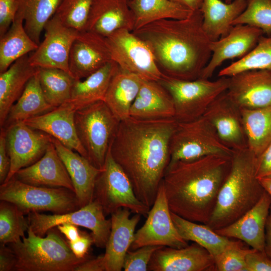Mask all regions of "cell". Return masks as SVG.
Instances as JSON below:
<instances>
[{"instance_id": "816d5d0a", "label": "cell", "mask_w": 271, "mask_h": 271, "mask_svg": "<svg viewBox=\"0 0 271 271\" xmlns=\"http://www.w3.org/2000/svg\"><path fill=\"white\" fill-rule=\"evenodd\" d=\"M74 271H105L103 254L95 258H87L79 264Z\"/></svg>"}, {"instance_id": "f5cc1de1", "label": "cell", "mask_w": 271, "mask_h": 271, "mask_svg": "<svg viewBox=\"0 0 271 271\" xmlns=\"http://www.w3.org/2000/svg\"><path fill=\"white\" fill-rule=\"evenodd\" d=\"M58 230L63 234L69 241L77 240L81 235L77 226L72 224L65 223L58 225Z\"/></svg>"}, {"instance_id": "e0dca14e", "label": "cell", "mask_w": 271, "mask_h": 271, "mask_svg": "<svg viewBox=\"0 0 271 271\" xmlns=\"http://www.w3.org/2000/svg\"><path fill=\"white\" fill-rule=\"evenodd\" d=\"M203 116L212 124L226 146L234 151L248 148L241 109L226 91L213 101Z\"/></svg>"}, {"instance_id": "7a4b0ae2", "label": "cell", "mask_w": 271, "mask_h": 271, "mask_svg": "<svg viewBox=\"0 0 271 271\" xmlns=\"http://www.w3.org/2000/svg\"><path fill=\"white\" fill-rule=\"evenodd\" d=\"M202 22L199 10L188 18L161 20L132 32L150 48L164 75L193 80L200 78L211 57L212 41Z\"/></svg>"}, {"instance_id": "44dd1931", "label": "cell", "mask_w": 271, "mask_h": 271, "mask_svg": "<svg viewBox=\"0 0 271 271\" xmlns=\"http://www.w3.org/2000/svg\"><path fill=\"white\" fill-rule=\"evenodd\" d=\"M76 110L71 103L67 102L47 113L23 122L33 129L47 133L88 159L76 133L74 121Z\"/></svg>"}, {"instance_id": "f1b7e54d", "label": "cell", "mask_w": 271, "mask_h": 271, "mask_svg": "<svg viewBox=\"0 0 271 271\" xmlns=\"http://www.w3.org/2000/svg\"><path fill=\"white\" fill-rule=\"evenodd\" d=\"M246 0H203L199 9L203 17V28L211 41H216L230 32L234 21L245 10Z\"/></svg>"}, {"instance_id": "3957f363", "label": "cell", "mask_w": 271, "mask_h": 271, "mask_svg": "<svg viewBox=\"0 0 271 271\" xmlns=\"http://www.w3.org/2000/svg\"><path fill=\"white\" fill-rule=\"evenodd\" d=\"M231 157L211 155L169 163L162 182L170 211L207 224L229 173Z\"/></svg>"}, {"instance_id": "60d3db41", "label": "cell", "mask_w": 271, "mask_h": 271, "mask_svg": "<svg viewBox=\"0 0 271 271\" xmlns=\"http://www.w3.org/2000/svg\"><path fill=\"white\" fill-rule=\"evenodd\" d=\"M245 10L232 25H247L260 29L263 34H271V0H246Z\"/></svg>"}, {"instance_id": "484cf974", "label": "cell", "mask_w": 271, "mask_h": 271, "mask_svg": "<svg viewBox=\"0 0 271 271\" xmlns=\"http://www.w3.org/2000/svg\"><path fill=\"white\" fill-rule=\"evenodd\" d=\"M52 141L70 177L80 208L93 199L95 182L102 169L52 137Z\"/></svg>"}, {"instance_id": "1f68e13d", "label": "cell", "mask_w": 271, "mask_h": 271, "mask_svg": "<svg viewBox=\"0 0 271 271\" xmlns=\"http://www.w3.org/2000/svg\"><path fill=\"white\" fill-rule=\"evenodd\" d=\"M112 60L82 80H76L68 101L76 110L95 102L103 101L110 81L118 70Z\"/></svg>"}, {"instance_id": "f907efd6", "label": "cell", "mask_w": 271, "mask_h": 271, "mask_svg": "<svg viewBox=\"0 0 271 271\" xmlns=\"http://www.w3.org/2000/svg\"><path fill=\"white\" fill-rule=\"evenodd\" d=\"M17 257L14 251L8 245H0V271L14 270Z\"/></svg>"}, {"instance_id": "603a6c76", "label": "cell", "mask_w": 271, "mask_h": 271, "mask_svg": "<svg viewBox=\"0 0 271 271\" xmlns=\"http://www.w3.org/2000/svg\"><path fill=\"white\" fill-rule=\"evenodd\" d=\"M131 211L120 208L111 214V230L103 254L105 271H120L132 243L135 229L141 215L130 217Z\"/></svg>"}, {"instance_id": "2e32d148", "label": "cell", "mask_w": 271, "mask_h": 271, "mask_svg": "<svg viewBox=\"0 0 271 271\" xmlns=\"http://www.w3.org/2000/svg\"><path fill=\"white\" fill-rule=\"evenodd\" d=\"M111 61L105 37L86 30L78 32L69 59L70 72L76 79L85 78Z\"/></svg>"}, {"instance_id": "d4e9b609", "label": "cell", "mask_w": 271, "mask_h": 271, "mask_svg": "<svg viewBox=\"0 0 271 271\" xmlns=\"http://www.w3.org/2000/svg\"><path fill=\"white\" fill-rule=\"evenodd\" d=\"M121 29L134 30L128 0H93L84 30L106 37Z\"/></svg>"}, {"instance_id": "9f6ffc18", "label": "cell", "mask_w": 271, "mask_h": 271, "mask_svg": "<svg viewBox=\"0 0 271 271\" xmlns=\"http://www.w3.org/2000/svg\"><path fill=\"white\" fill-rule=\"evenodd\" d=\"M258 178L264 191L271 197V176Z\"/></svg>"}, {"instance_id": "30bf717a", "label": "cell", "mask_w": 271, "mask_h": 271, "mask_svg": "<svg viewBox=\"0 0 271 271\" xmlns=\"http://www.w3.org/2000/svg\"><path fill=\"white\" fill-rule=\"evenodd\" d=\"M93 200L101 205L105 216L124 208L147 217L150 209L137 197L128 177L113 159L110 148L95 182Z\"/></svg>"}, {"instance_id": "ac0fdd59", "label": "cell", "mask_w": 271, "mask_h": 271, "mask_svg": "<svg viewBox=\"0 0 271 271\" xmlns=\"http://www.w3.org/2000/svg\"><path fill=\"white\" fill-rule=\"evenodd\" d=\"M263 35L260 29L249 25H234L226 36L211 42V57L200 78L209 79L224 61L247 55Z\"/></svg>"}, {"instance_id": "681fc988", "label": "cell", "mask_w": 271, "mask_h": 271, "mask_svg": "<svg viewBox=\"0 0 271 271\" xmlns=\"http://www.w3.org/2000/svg\"><path fill=\"white\" fill-rule=\"evenodd\" d=\"M257 178L271 176V144L257 157Z\"/></svg>"}, {"instance_id": "4fadbf2b", "label": "cell", "mask_w": 271, "mask_h": 271, "mask_svg": "<svg viewBox=\"0 0 271 271\" xmlns=\"http://www.w3.org/2000/svg\"><path fill=\"white\" fill-rule=\"evenodd\" d=\"M144 225L134 234L131 250L147 245L181 248L188 245L179 234L171 217L161 181L155 201Z\"/></svg>"}, {"instance_id": "5bb4252c", "label": "cell", "mask_w": 271, "mask_h": 271, "mask_svg": "<svg viewBox=\"0 0 271 271\" xmlns=\"http://www.w3.org/2000/svg\"><path fill=\"white\" fill-rule=\"evenodd\" d=\"M1 129L5 132L7 149L11 161L6 182L19 170L39 160L52 142V137L44 132L30 127L23 121Z\"/></svg>"}, {"instance_id": "6f0895ef", "label": "cell", "mask_w": 271, "mask_h": 271, "mask_svg": "<svg viewBox=\"0 0 271 271\" xmlns=\"http://www.w3.org/2000/svg\"><path fill=\"white\" fill-rule=\"evenodd\" d=\"M233 0H225V2L227 3H231Z\"/></svg>"}, {"instance_id": "7402d4cb", "label": "cell", "mask_w": 271, "mask_h": 271, "mask_svg": "<svg viewBox=\"0 0 271 271\" xmlns=\"http://www.w3.org/2000/svg\"><path fill=\"white\" fill-rule=\"evenodd\" d=\"M271 206V197L265 191L258 202L234 222L214 230L227 238L237 239L252 248L264 251L265 229Z\"/></svg>"}, {"instance_id": "8d00e7d4", "label": "cell", "mask_w": 271, "mask_h": 271, "mask_svg": "<svg viewBox=\"0 0 271 271\" xmlns=\"http://www.w3.org/2000/svg\"><path fill=\"white\" fill-rule=\"evenodd\" d=\"M38 76L44 96L50 105L57 107L69 100L76 80L70 73L60 69L39 68Z\"/></svg>"}, {"instance_id": "4316f807", "label": "cell", "mask_w": 271, "mask_h": 271, "mask_svg": "<svg viewBox=\"0 0 271 271\" xmlns=\"http://www.w3.org/2000/svg\"><path fill=\"white\" fill-rule=\"evenodd\" d=\"M129 116L141 120L174 118L173 99L159 82L143 80L130 108Z\"/></svg>"}, {"instance_id": "b9f144b4", "label": "cell", "mask_w": 271, "mask_h": 271, "mask_svg": "<svg viewBox=\"0 0 271 271\" xmlns=\"http://www.w3.org/2000/svg\"><path fill=\"white\" fill-rule=\"evenodd\" d=\"M93 0H62L54 15L66 26L84 30Z\"/></svg>"}, {"instance_id": "277c9868", "label": "cell", "mask_w": 271, "mask_h": 271, "mask_svg": "<svg viewBox=\"0 0 271 271\" xmlns=\"http://www.w3.org/2000/svg\"><path fill=\"white\" fill-rule=\"evenodd\" d=\"M256 163L257 157L248 148L234 151L229 173L207 224L212 229L234 222L261 198L265 191L256 175Z\"/></svg>"}, {"instance_id": "8fae6325", "label": "cell", "mask_w": 271, "mask_h": 271, "mask_svg": "<svg viewBox=\"0 0 271 271\" xmlns=\"http://www.w3.org/2000/svg\"><path fill=\"white\" fill-rule=\"evenodd\" d=\"M105 38L111 60L120 69L145 80L159 81L163 78L150 48L132 31L119 30Z\"/></svg>"}, {"instance_id": "ab89813d", "label": "cell", "mask_w": 271, "mask_h": 271, "mask_svg": "<svg viewBox=\"0 0 271 271\" xmlns=\"http://www.w3.org/2000/svg\"><path fill=\"white\" fill-rule=\"evenodd\" d=\"M15 204L0 202V242L7 245L25 237L30 225L27 217Z\"/></svg>"}, {"instance_id": "83f0119b", "label": "cell", "mask_w": 271, "mask_h": 271, "mask_svg": "<svg viewBox=\"0 0 271 271\" xmlns=\"http://www.w3.org/2000/svg\"><path fill=\"white\" fill-rule=\"evenodd\" d=\"M27 54L15 61L5 71L0 73V126L9 111L24 91L28 82L39 71Z\"/></svg>"}, {"instance_id": "836d02e7", "label": "cell", "mask_w": 271, "mask_h": 271, "mask_svg": "<svg viewBox=\"0 0 271 271\" xmlns=\"http://www.w3.org/2000/svg\"><path fill=\"white\" fill-rule=\"evenodd\" d=\"M134 19V30L164 19H182L194 11L171 0H128Z\"/></svg>"}, {"instance_id": "d6a6232c", "label": "cell", "mask_w": 271, "mask_h": 271, "mask_svg": "<svg viewBox=\"0 0 271 271\" xmlns=\"http://www.w3.org/2000/svg\"><path fill=\"white\" fill-rule=\"evenodd\" d=\"M55 108L44 96L38 72L29 81L22 95L10 109L1 128H6L16 122L41 115Z\"/></svg>"}, {"instance_id": "d590c367", "label": "cell", "mask_w": 271, "mask_h": 271, "mask_svg": "<svg viewBox=\"0 0 271 271\" xmlns=\"http://www.w3.org/2000/svg\"><path fill=\"white\" fill-rule=\"evenodd\" d=\"M241 109L247 148L258 157L271 144V106Z\"/></svg>"}, {"instance_id": "9a60e30c", "label": "cell", "mask_w": 271, "mask_h": 271, "mask_svg": "<svg viewBox=\"0 0 271 271\" xmlns=\"http://www.w3.org/2000/svg\"><path fill=\"white\" fill-rule=\"evenodd\" d=\"M44 30L43 40L29 55L30 63L36 67L60 69L70 73L69 55L78 31L64 25L55 15Z\"/></svg>"}, {"instance_id": "52a82bcc", "label": "cell", "mask_w": 271, "mask_h": 271, "mask_svg": "<svg viewBox=\"0 0 271 271\" xmlns=\"http://www.w3.org/2000/svg\"><path fill=\"white\" fill-rule=\"evenodd\" d=\"M0 200L15 204L24 214L42 211L64 214L80 208L75 192L70 189L29 185L14 177L1 184Z\"/></svg>"}, {"instance_id": "bcb514c9", "label": "cell", "mask_w": 271, "mask_h": 271, "mask_svg": "<svg viewBox=\"0 0 271 271\" xmlns=\"http://www.w3.org/2000/svg\"><path fill=\"white\" fill-rule=\"evenodd\" d=\"M18 0H0V37L8 31L16 16Z\"/></svg>"}, {"instance_id": "9c48e42d", "label": "cell", "mask_w": 271, "mask_h": 271, "mask_svg": "<svg viewBox=\"0 0 271 271\" xmlns=\"http://www.w3.org/2000/svg\"><path fill=\"white\" fill-rule=\"evenodd\" d=\"M234 151L221 140L212 124L204 116L177 122L170 142V163L190 161L211 155L232 156Z\"/></svg>"}, {"instance_id": "6da1fadb", "label": "cell", "mask_w": 271, "mask_h": 271, "mask_svg": "<svg viewBox=\"0 0 271 271\" xmlns=\"http://www.w3.org/2000/svg\"><path fill=\"white\" fill-rule=\"evenodd\" d=\"M177 123L174 118L141 120L129 116L120 121L110 147L137 197L150 208L170 163V142Z\"/></svg>"}, {"instance_id": "f6af8a7d", "label": "cell", "mask_w": 271, "mask_h": 271, "mask_svg": "<svg viewBox=\"0 0 271 271\" xmlns=\"http://www.w3.org/2000/svg\"><path fill=\"white\" fill-rule=\"evenodd\" d=\"M247 271H271V258L264 251L251 248L246 255Z\"/></svg>"}, {"instance_id": "7dc6e473", "label": "cell", "mask_w": 271, "mask_h": 271, "mask_svg": "<svg viewBox=\"0 0 271 271\" xmlns=\"http://www.w3.org/2000/svg\"><path fill=\"white\" fill-rule=\"evenodd\" d=\"M67 242L75 256L78 258H83L87 256L89 247L93 243V240L91 234L82 232L77 240Z\"/></svg>"}, {"instance_id": "d6986e66", "label": "cell", "mask_w": 271, "mask_h": 271, "mask_svg": "<svg viewBox=\"0 0 271 271\" xmlns=\"http://www.w3.org/2000/svg\"><path fill=\"white\" fill-rule=\"evenodd\" d=\"M226 93L240 108L257 109L271 106V72L246 70L229 77Z\"/></svg>"}, {"instance_id": "f35d334b", "label": "cell", "mask_w": 271, "mask_h": 271, "mask_svg": "<svg viewBox=\"0 0 271 271\" xmlns=\"http://www.w3.org/2000/svg\"><path fill=\"white\" fill-rule=\"evenodd\" d=\"M262 70L271 72V34L261 36L247 55L222 69L218 77H230L246 70Z\"/></svg>"}, {"instance_id": "f546056e", "label": "cell", "mask_w": 271, "mask_h": 271, "mask_svg": "<svg viewBox=\"0 0 271 271\" xmlns=\"http://www.w3.org/2000/svg\"><path fill=\"white\" fill-rule=\"evenodd\" d=\"M38 45L24 27V11L18 1L15 18L6 33L0 37V73L7 70L20 58L35 51Z\"/></svg>"}, {"instance_id": "7bdbcfd3", "label": "cell", "mask_w": 271, "mask_h": 271, "mask_svg": "<svg viewBox=\"0 0 271 271\" xmlns=\"http://www.w3.org/2000/svg\"><path fill=\"white\" fill-rule=\"evenodd\" d=\"M250 250L242 241H235L214 258L215 270L247 271L245 257Z\"/></svg>"}, {"instance_id": "e575fe53", "label": "cell", "mask_w": 271, "mask_h": 271, "mask_svg": "<svg viewBox=\"0 0 271 271\" xmlns=\"http://www.w3.org/2000/svg\"><path fill=\"white\" fill-rule=\"evenodd\" d=\"M171 217L178 233L186 241H192L206 249L215 258L234 240L223 236L207 224H198L171 212Z\"/></svg>"}, {"instance_id": "4dcf8cb0", "label": "cell", "mask_w": 271, "mask_h": 271, "mask_svg": "<svg viewBox=\"0 0 271 271\" xmlns=\"http://www.w3.org/2000/svg\"><path fill=\"white\" fill-rule=\"evenodd\" d=\"M143 80L119 67L112 77L103 101L119 121L130 116V108Z\"/></svg>"}, {"instance_id": "ee69618b", "label": "cell", "mask_w": 271, "mask_h": 271, "mask_svg": "<svg viewBox=\"0 0 271 271\" xmlns=\"http://www.w3.org/2000/svg\"><path fill=\"white\" fill-rule=\"evenodd\" d=\"M162 246L147 245L128 251L124 259V271H146L154 252Z\"/></svg>"}, {"instance_id": "8992f818", "label": "cell", "mask_w": 271, "mask_h": 271, "mask_svg": "<svg viewBox=\"0 0 271 271\" xmlns=\"http://www.w3.org/2000/svg\"><path fill=\"white\" fill-rule=\"evenodd\" d=\"M75 125L79 140L88 160L103 168L120 121L105 104L99 101L76 110Z\"/></svg>"}, {"instance_id": "c3c4849f", "label": "cell", "mask_w": 271, "mask_h": 271, "mask_svg": "<svg viewBox=\"0 0 271 271\" xmlns=\"http://www.w3.org/2000/svg\"><path fill=\"white\" fill-rule=\"evenodd\" d=\"M11 167L10 159L7 151L5 130L0 132V183L3 184L9 174Z\"/></svg>"}, {"instance_id": "7c38bea8", "label": "cell", "mask_w": 271, "mask_h": 271, "mask_svg": "<svg viewBox=\"0 0 271 271\" xmlns=\"http://www.w3.org/2000/svg\"><path fill=\"white\" fill-rule=\"evenodd\" d=\"M30 227L37 235L44 237L47 232L58 225L68 223L91 231L93 244L105 247L111 230V220L106 219L101 205L93 200L79 209L64 214L47 215L33 211L28 214Z\"/></svg>"}, {"instance_id": "5b68a950", "label": "cell", "mask_w": 271, "mask_h": 271, "mask_svg": "<svg viewBox=\"0 0 271 271\" xmlns=\"http://www.w3.org/2000/svg\"><path fill=\"white\" fill-rule=\"evenodd\" d=\"M28 236L8 245L17 257L16 271H74L89 257H76L68 243L54 228L40 236L29 227Z\"/></svg>"}, {"instance_id": "db71d44e", "label": "cell", "mask_w": 271, "mask_h": 271, "mask_svg": "<svg viewBox=\"0 0 271 271\" xmlns=\"http://www.w3.org/2000/svg\"><path fill=\"white\" fill-rule=\"evenodd\" d=\"M264 251L271 258V206L265 224Z\"/></svg>"}, {"instance_id": "74e56055", "label": "cell", "mask_w": 271, "mask_h": 271, "mask_svg": "<svg viewBox=\"0 0 271 271\" xmlns=\"http://www.w3.org/2000/svg\"><path fill=\"white\" fill-rule=\"evenodd\" d=\"M62 0H18L24 11V27L38 45L47 23L54 16Z\"/></svg>"}, {"instance_id": "cb8c5ba5", "label": "cell", "mask_w": 271, "mask_h": 271, "mask_svg": "<svg viewBox=\"0 0 271 271\" xmlns=\"http://www.w3.org/2000/svg\"><path fill=\"white\" fill-rule=\"evenodd\" d=\"M13 177L29 185L62 187L74 192L70 177L52 141L39 160L20 169Z\"/></svg>"}, {"instance_id": "ffe728a7", "label": "cell", "mask_w": 271, "mask_h": 271, "mask_svg": "<svg viewBox=\"0 0 271 271\" xmlns=\"http://www.w3.org/2000/svg\"><path fill=\"white\" fill-rule=\"evenodd\" d=\"M150 271H214L215 259L204 247L194 242L181 248L163 246L153 254Z\"/></svg>"}, {"instance_id": "ba28073f", "label": "cell", "mask_w": 271, "mask_h": 271, "mask_svg": "<svg viewBox=\"0 0 271 271\" xmlns=\"http://www.w3.org/2000/svg\"><path fill=\"white\" fill-rule=\"evenodd\" d=\"M158 82L173 99L174 118L177 122H187L203 116L213 101L227 90L229 77L214 81L200 78L183 80L164 75Z\"/></svg>"}, {"instance_id": "11a10c76", "label": "cell", "mask_w": 271, "mask_h": 271, "mask_svg": "<svg viewBox=\"0 0 271 271\" xmlns=\"http://www.w3.org/2000/svg\"><path fill=\"white\" fill-rule=\"evenodd\" d=\"M171 1L181 5L189 9L195 11L199 10L202 5L203 0H171Z\"/></svg>"}]
</instances>
